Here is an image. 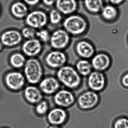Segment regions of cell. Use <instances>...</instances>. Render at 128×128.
Returning <instances> with one entry per match:
<instances>
[{
    "label": "cell",
    "instance_id": "obj_1",
    "mask_svg": "<svg viewBox=\"0 0 128 128\" xmlns=\"http://www.w3.org/2000/svg\"><path fill=\"white\" fill-rule=\"evenodd\" d=\"M57 77L60 82L70 90L77 89L82 84L81 76L76 70L70 66H64L60 68Z\"/></svg>",
    "mask_w": 128,
    "mask_h": 128
},
{
    "label": "cell",
    "instance_id": "obj_2",
    "mask_svg": "<svg viewBox=\"0 0 128 128\" xmlns=\"http://www.w3.org/2000/svg\"><path fill=\"white\" fill-rule=\"evenodd\" d=\"M24 77L26 80L31 84L39 83L43 75V70L38 60L30 58L26 61L24 65Z\"/></svg>",
    "mask_w": 128,
    "mask_h": 128
},
{
    "label": "cell",
    "instance_id": "obj_3",
    "mask_svg": "<svg viewBox=\"0 0 128 128\" xmlns=\"http://www.w3.org/2000/svg\"><path fill=\"white\" fill-rule=\"evenodd\" d=\"M66 31L74 36H79L86 32L88 23L82 16L73 15L66 18L63 23Z\"/></svg>",
    "mask_w": 128,
    "mask_h": 128
},
{
    "label": "cell",
    "instance_id": "obj_4",
    "mask_svg": "<svg viewBox=\"0 0 128 128\" xmlns=\"http://www.w3.org/2000/svg\"><path fill=\"white\" fill-rule=\"evenodd\" d=\"M100 99L97 92L90 90L81 94L78 98L77 102L81 109L88 110L96 107L99 102Z\"/></svg>",
    "mask_w": 128,
    "mask_h": 128
},
{
    "label": "cell",
    "instance_id": "obj_5",
    "mask_svg": "<svg viewBox=\"0 0 128 128\" xmlns=\"http://www.w3.org/2000/svg\"><path fill=\"white\" fill-rule=\"evenodd\" d=\"M4 81L8 89L13 91H18L23 88L25 85L26 78L19 72H10L5 77Z\"/></svg>",
    "mask_w": 128,
    "mask_h": 128
},
{
    "label": "cell",
    "instance_id": "obj_6",
    "mask_svg": "<svg viewBox=\"0 0 128 128\" xmlns=\"http://www.w3.org/2000/svg\"><path fill=\"white\" fill-rule=\"evenodd\" d=\"M87 84L90 90L96 92H100L105 88L106 78L102 72L95 70L88 75Z\"/></svg>",
    "mask_w": 128,
    "mask_h": 128
},
{
    "label": "cell",
    "instance_id": "obj_7",
    "mask_svg": "<svg viewBox=\"0 0 128 128\" xmlns=\"http://www.w3.org/2000/svg\"><path fill=\"white\" fill-rule=\"evenodd\" d=\"M75 100V96L73 93L69 90L66 89L58 90L54 94V97L55 104L62 108L72 106Z\"/></svg>",
    "mask_w": 128,
    "mask_h": 128
},
{
    "label": "cell",
    "instance_id": "obj_8",
    "mask_svg": "<svg viewBox=\"0 0 128 128\" xmlns=\"http://www.w3.org/2000/svg\"><path fill=\"white\" fill-rule=\"evenodd\" d=\"M26 24L35 29H40L44 26L48 22L46 14L42 11L37 10L31 12L26 17Z\"/></svg>",
    "mask_w": 128,
    "mask_h": 128
},
{
    "label": "cell",
    "instance_id": "obj_9",
    "mask_svg": "<svg viewBox=\"0 0 128 128\" xmlns=\"http://www.w3.org/2000/svg\"><path fill=\"white\" fill-rule=\"evenodd\" d=\"M69 35L66 30H58L53 32L50 37V45L57 50L63 49L66 47L70 42Z\"/></svg>",
    "mask_w": 128,
    "mask_h": 128
},
{
    "label": "cell",
    "instance_id": "obj_10",
    "mask_svg": "<svg viewBox=\"0 0 128 128\" xmlns=\"http://www.w3.org/2000/svg\"><path fill=\"white\" fill-rule=\"evenodd\" d=\"M66 56L64 52L56 50L48 53L45 58L48 66L53 68H60L66 62Z\"/></svg>",
    "mask_w": 128,
    "mask_h": 128
},
{
    "label": "cell",
    "instance_id": "obj_11",
    "mask_svg": "<svg viewBox=\"0 0 128 128\" xmlns=\"http://www.w3.org/2000/svg\"><path fill=\"white\" fill-rule=\"evenodd\" d=\"M39 86V88L42 93L51 95L56 93L59 90L60 84L56 78L53 77H48L41 80Z\"/></svg>",
    "mask_w": 128,
    "mask_h": 128
},
{
    "label": "cell",
    "instance_id": "obj_12",
    "mask_svg": "<svg viewBox=\"0 0 128 128\" xmlns=\"http://www.w3.org/2000/svg\"><path fill=\"white\" fill-rule=\"evenodd\" d=\"M68 118L67 113L64 108L58 107L51 110L47 115L48 122L52 125L60 126L64 124Z\"/></svg>",
    "mask_w": 128,
    "mask_h": 128
},
{
    "label": "cell",
    "instance_id": "obj_13",
    "mask_svg": "<svg viewBox=\"0 0 128 128\" xmlns=\"http://www.w3.org/2000/svg\"><path fill=\"white\" fill-rule=\"evenodd\" d=\"M21 34L16 30H11L4 32L0 36V42L3 45L12 47L18 45L22 41Z\"/></svg>",
    "mask_w": 128,
    "mask_h": 128
},
{
    "label": "cell",
    "instance_id": "obj_14",
    "mask_svg": "<svg viewBox=\"0 0 128 128\" xmlns=\"http://www.w3.org/2000/svg\"><path fill=\"white\" fill-rule=\"evenodd\" d=\"M92 68L95 71L102 72L107 70L110 66L111 59L104 53H99L93 57L91 60Z\"/></svg>",
    "mask_w": 128,
    "mask_h": 128
},
{
    "label": "cell",
    "instance_id": "obj_15",
    "mask_svg": "<svg viewBox=\"0 0 128 128\" xmlns=\"http://www.w3.org/2000/svg\"><path fill=\"white\" fill-rule=\"evenodd\" d=\"M24 54L30 57H34L38 54L42 50V45L38 40L36 38L29 39L22 46Z\"/></svg>",
    "mask_w": 128,
    "mask_h": 128
},
{
    "label": "cell",
    "instance_id": "obj_16",
    "mask_svg": "<svg viewBox=\"0 0 128 128\" xmlns=\"http://www.w3.org/2000/svg\"><path fill=\"white\" fill-rule=\"evenodd\" d=\"M42 94L39 88L34 85L27 86L24 90L25 100L32 104H36L42 100Z\"/></svg>",
    "mask_w": 128,
    "mask_h": 128
},
{
    "label": "cell",
    "instance_id": "obj_17",
    "mask_svg": "<svg viewBox=\"0 0 128 128\" xmlns=\"http://www.w3.org/2000/svg\"><path fill=\"white\" fill-rule=\"evenodd\" d=\"M76 50L79 56L86 60L92 58L95 53L94 47L86 40H82L78 42L76 46Z\"/></svg>",
    "mask_w": 128,
    "mask_h": 128
},
{
    "label": "cell",
    "instance_id": "obj_18",
    "mask_svg": "<svg viewBox=\"0 0 128 128\" xmlns=\"http://www.w3.org/2000/svg\"><path fill=\"white\" fill-rule=\"evenodd\" d=\"M56 2L58 10L64 14H72L76 11L78 8L76 0H56Z\"/></svg>",
    "mask_w": 128,
    "mask_h": 128
},
{
    "label": "cell",
    "instance_id": "obj_19",
    "mask_svg": "<svg viewBox=\"0 0 128 128\" xmlns=\"http://www.w3.org/2000/svg\"><path fill=\"white\" fill-rule=\"evenodd\" d=\"M12 14L15 18H22L28 14V8L26 5L22 2H18L12 5L11 8Z\"/></svg>",
    "mask_w": 128,
    "mask_h": 128
},
{
    "label": "cell",
    "instance_id": "obj_20",
    "mask_svg": "<svg viewBox=\"0 0 128 128\" xmlns=\"http://www.w3.org/2000/svg\"><path fill=\"white\" fill-rule=\"evenodd\" d=\"M84 4L88 11L95 14L101 12L104 6L103 0H84Z\"/></svg>",
    "mask_w": 128,
    "mask_h": 128
},
{
    "label": "cell",
    "instance_id": "obj_21",
    "mask_svg": "<svg viewBox=\"0 0 128 128\" xmlns=\"http://www.w3.org/2000/svg\"><path fill=\"white\" fill-rule=\"evenodd\" d=\"M76 70L81 76H88L92 72V67L91 63L86 59H82L77 62L76 65Z\"/></svg>",
    "mask_w": 128,
    "mask_h": 128
},
{
    "label": "cell",
    "instance_id": "obj_22",
    "mask_svg": "<svg viewBox=\"0 0 128 128\" xmlns=\"http://www.w3.org/2000/svg\"><path fill=\"white\" fill-rule=\"evenodd\" d=\"M103 19L108 21L114 20L117 17L118 12L115 6L112 5L104 6L101 12Z\"/></svg>",
    "mask_w": 128,
    "mask_h": 128
},
{
    "label": "cell",
    "instance_id": "obj_23",
    "mask_svg": "<svg viewBox=\"0 0 128 128\" xmlns=\"http://www.w3.org/2000/svg\"><path fill=\"white\" fill-rule=\"evenodd\" d=\"M10 64L14 68H20L25 65L26 61L24 56L20 53H15L10 59Z\"/></svg>",
    "mask_w": 128,
    "mask_h": 128
},
{
    "label": "cell",
    "instance_id": "obj_24",
    "mask_svg": "<svg viewBox=\"0 0 128 128\" xmlns=\"http://www.w3.org/2000/svg\"><path fill=\"white\" fill-rule=\"evenodd\" d=\"M48 104L46 100H42L36 104L35 111L38 115L42 116L44 115L48 110Z\"/></svg>",
    "mask_w": 128,
    "mask_h": 128
},
{
    "label": "cell",
    "instance_id": "obj_25",
    "mask_svg": "<svg viewBox=\"0 0 128 128\" xmlns=\"http://www.w3.org/2000/svg\"><path fill=\"white\" fill-rule=\"evenodd\" d=\"M36 29L30 27H28L22 30V35L26 38L31 39L35 38V37L36 36Z\"/></svg>",
    "mask_w": 128,
    "mask_h": 128
},
{
    "label": "cell",
    "instance_id": "obj_26",
    "mask_svg": "<svg viewBox=\"0 0 128 128\" xmlns=\"http://www.w3.org/2000/svg\"><path fill=\"white\" fill-rule=\"evenodd\" d=\"M49 17L51 23L54 24L60 23L62 18L60 12L56 10H53L51 11Z\"/></svg>",
    "mask_w": 128,
    "mask_h": 128
},
{
    "label": "cell",
    "instance_id": "obj_27",
    "mask_svg": "<svg viewBox=\"0 0 128 128\" xmlns=\"http://www.w3.org/2000/svg\"><path fill=\"white\" fill-rule=\"evenodd\" d=\"M114 128H128V118L121 117L117 119L114 123Z\"/></svg>",
    "mask_w": 128,
    "mask_h": 128
},
{
    "label": "cell",
    "instance_id": "obj_28",
    "mask_svg": "<svg viewBox=\"0 0 128 128\" xmlns=\"http://www.w3.org/2000/svg\"><path fill=\"white\" fill-rule=\"evenodd\" d=\"M36 36L43 42H47L50 40V35L48 31L46 30H42L37 31Z\"/></svg>",
    "mask_w": 128,
    "mask_h": 128
},
{
    "label": "cell",
    "instance_id": "obj_29",
    "mask_svg": "<svg viewBox=\"0 0 128 128\" xmlns=\"http://www.w3.org/2000/svg\"><path fill=\"white\" fill-rule=\"evenodd\" d=\"M121 83L123 86L128 88V73L125 74L122 77Z\"/></svg>",
    "mask_w": 128,
    "mask_h": 128
},
{
    "label": "cell",
    "instance_id": "obj_30",
    "mask_svg": "<svg viewBox=\"0 0 128 128\" xmlns=\"http://www.w3.org/2000/svg\"><path fill=\"white\" fill-rule=\"evenodd\" d=\"M28 5L30 6H34L38 3L40 0H23Z\"/></svg>",
    "mask_w": 128,
    "mask_h": 128
},
{
    "label": "cell",
    "instance_id": "obj_31",
    "mask_svg": "<svg viewBox=\"0 0 128 128\" xmlns=\"http://www.w3.org/2000/svg\"><path fill=\"white\" fill-rule=\"evenodd\" d=\"M124 0H109V2L113 6H118L121 4Z\"/></svg>",
    "mask_w": 128,
    "mask_h": 128
},
{
    "label": "cell",
    "instance_id": "obj_32",
    "mask_svg": "<svg viewBox=\"0 0 128 128\" xmlns=\"http://www.w3.org/2000/svg\"><path fill=\"white\" fill-rule=\"evenodd\" d=\"M43 3L48 6H50L54 4L56 0H42Z\"/></svg>",
    "mask_w": 128,
    "mask_h": 128
},
{
    "label": "cell",
    "instance_id": "obj_33",
    "mask_svg": "<svg viewBox=\"0 0 128 128\" xmlns=\"http://www.w3.org/2000/svg\"><path fill=\"white\" fill-rule=\"evenodd\" d=\"M48 128H62L60 126H54V125H52L50 126Z\"/></svg>",
    "mask_w": 128,
    "mask_h": 128
},
{
    "label": "cell",
    "instance_id": "obj_34",
    "mask_svg": "<svg viewBox=\"0 0 128 128\" xmlns=\"http://www.w3.org/2000/svg\"><path fill=\"white\" fill-rule=\"evenodd\" d=\"M3 44H2V42L0 41V51L2 50L3 48Z\"/></svg>",
    "mask_w": 128,
    "mask_h": 128
},
{
    "label": "cell",
    "instance_id": "obj_35",
    "mask_svg": "<svg viewBox=\"0 0 128 128\" xmlns=\"http://www.w3.org/2000/svg\"></svg>",
    "mask_w": 128,
    "mask_h": 128
}]
</instances>
